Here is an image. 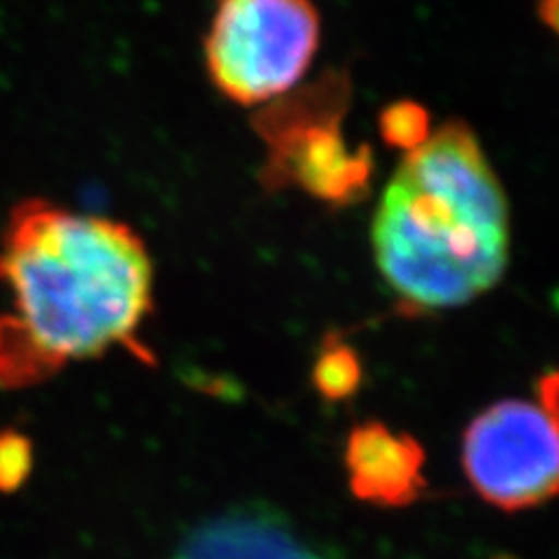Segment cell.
I'll use <instances>...</instances> for the list:
<instances>
[{
	"mask_svg": "<svg viewBox=\"0 0 559 559\" xmlns=\"http://www.w3.org/2000/svg\"><path fill=\"white\" fill-rule=\"evenodd\" d=\"M462 462L476 492L501 511L546 503L557 492V415L534 401H499L468 425Z\"/></svg>",
	"mask_w": 559,
	"mask_h": 559,
	"instance_id": "5b68a950",
	"label": "cell"
},
{
	"mask_svg": "<svg viewBox=\"0 0 559 559\" xmlns=\"http://www.w3.org/2000/svg\"><path fill=\"white\" fill-rule=\"evenodd\" d=\"M320 40L312 0H219L205 35V68L224 98L254 108L296 90Z\"/></svg>",
	"mask_w": 559,
	"mask_h": 559,
	"instance_id": "277c9868",
	"label": "cell"
},
{
	"mask_svg": "<svg viewBox=\"0 0 559 559\" xmlns=\"http://www.w3.org/2000/svg\"><path fill=\"white\" fill-rule=\"evenodd\" d=\"M378 129L382 143L388 147L411 154L413 150L423 147L431 138V115L415 100H394L380 112Z\"/></svg>",
	"mask_w": 559,
	"mask_h": 559,
	"instance_id": "9c48e42d",
	"label": "cell"
},
{
	"mask_svg": "<svg viewBox=\"0 0 559 559\" xmlns=\"http://www.w3.org/2000/svg\"><path fill=\"white\" fill-rule=\"evenodd\" d=\"M509 245V201L464 121L404 156L373 217L378 271L411 310L478 299L503 275Z\"/></svg>",
	"mask_w": 559,
	"mask_h": 559,
	"instance_id": "7a4b0ae2",
	"label": "cell"
},
{
	"mask_svg": "<svg viewBox=\"0 0 559 559\" xmlns=\"http://www.w3.org/2000/svg\"><path fill=\"white\" fill-rule=\"evenodd\" d=\"M33 468V448L26 436L16 431L0 433V489L22 487Z\"/></svg>",
	"mask_w": 559,
	"mask_h": 559,
	"instance_id": "30bf717a",
	"label": "cell"
},
{
	"mask_svg": "<svg viewBox=\"0 0 559 559\" xmlns=\"http://www.w3.org/2000/svg\"><path fill=\"white\" fill-rule=\"evenodd\" d=\"M349 105L353 80L336 68L261 105L252 129L266 147L259 175L266 191L296 187L331 207L371 194L373 152L369 145L349 147L343 131Z\"/></svg>",
	"mask_w": 559,
	"mask_h": 559,
	"instance_id": "3957f363",
	"label": "cell"
},
{
	"mask_svg": "<svg viewBox=\"0 0 559 559\" xmlns=\"http://www.w3.org/2000/svg\"><path fill=\"white\" fill-rule=\"evenodd\" d=\"M364 378V369L355 347L338 336H329L320 347L312 366V384L326 401H345L355 396Z\"/></svg>",
	"mask_w": 559,
	"mask_h": 559,
	"instance_id": "ba28073f",
	"label": "cell"
},
{
	"mask_svg": "<svg viewBox=\"0 0 559 559\" xmlns=\"http://www.w3.org/2000/svg\"><path fill=\"white\" fill-rule=\"evenodd\" d=\"M173 559H326L306 548L280 513L236 509L191 530Z\"/></svg>",
	"mask_w": 559,
	"mask_h": 559,
	"instance_id": "52a82bcc",
	"label": "cell"
},
{
	"mask_svg": "<svg viewBox=\"0 0 559 559\" xmlns=\"http://www.w3.org/2000/svg\"><path fill=\"white\" fill-rule=\"evenodd\" d=\"M425 460V448L411 433H399L382 423H364L353 427L345 443L347 485L359 501L401 509L427 489Z\"/></svg>",
	"mask_w": 559,
	"mask_h": 559,
	"instance_id": "8992f818",
	"label": "cell"
},
{
	"mask_svg": "<svg viewBox=\"0 0 559 559\" xmlns=\"http://www.w3.org/2000/svg\"><path fill=\"white\" fill-rule=\"evenodd\" d=\"M0 388H33L66 364L135 347L152 312V259L131 226L43 199L12 207L0 234Z\"/></svg>",
	"mask_w": 559,
	"mask_h": 559,
	"instance_id": "6da1fadb",
	"label": "cell"
},
{
	"mask_svg": "<svg viewBox=\"0 0 559 559\" xmlns=\"http://www.w3.org/2000/svg\"><path fill=\"white\" fill-rule=\"evenodd\" d=\"M538 16L544 20L546 24L555 26L557 20V0H540L538 3Z\"/></svg>",
	"mask_w": 559,
	"mask_h": 559,
	"instance_id": "8fae6325",
	"label": "cell"
}]
</instances>
